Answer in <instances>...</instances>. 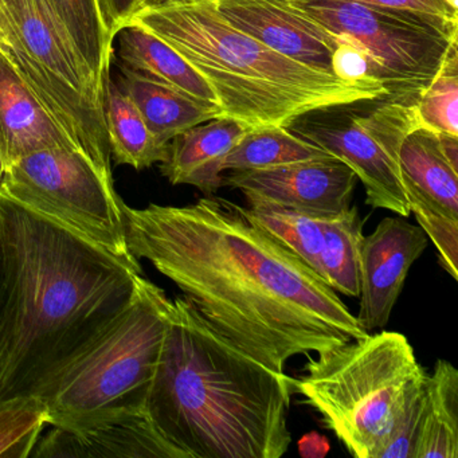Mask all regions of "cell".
<instances>
[{"mask_svg": "<svg viewBox=\"0 0 458 458\" xmlns=\"http://www.w3.org/2000/svg\"><path fill=\"white\" fill-rule=\"evenodd\" d=\"M143 2L144 0H98L101 14L114 41L117 31L140 9Z\"/></svg>", "mask_w": 458, "mask_h": 458, "instance_id": "31", "label": "cell"}, {"mask_svg": "<svg viewBox=\"0 0 458 458\" xmlns=\"http://www.w3.org/2000/svg\"><path fill=\"white\" fill-rule=\"evenodd\" d=\"M31 458H186L155 428L147 409L49 426Z\"/></svg>", "mask_w": 458, "mask_h": 458, "instance_id": "13", "label": "cell"}, {"mask_svg": "<svg viewBox=\"0 0 458 458\" xmlns=\"http://www.w3.org/2000/svg\"><path fill=\"white\" fill-rule=\"evenodd\" d=\"M399 171L402 182L458 216V168L445 155L438 133L412 128L399 148Z\"/></svg>", "mask_w": 458, "mask_h": 458, "instance_id": "19", "label": "cell"}, {"mask_svg": "<svg viewBox=\"0 0 458 458\" xmlns=\"http://www.w3.org/2000/svg\"><path fill=\"white\" fill-rule=\"evenodd\" d=\"M425 383L407 396L377 458H414L425 406Z\"/></svg>", "mask_w": 458, "mask_h": 458, "instance_id": "29", "label": "cell"}, {"mask_svg": "<svg viewBox=\"0 0 458 458\" xmlns=\"http://www.w3.org/2000/svg\"><path fill=\"white\" fill-rule=\"evenodd\" d=\"M0 399L37 394L135 297L143 276L0 195Z\"/></svg>", "mask_w": 458, "mask_h": 458, "instance_id": "2", "label": "cell"}, {"mask_svg": "<svg viewBox=\"0 0 458 458\" xmlns=\"http://www.w3.org/2000/svg\"><path fill=\"white\" fill-rule=\"evenodd\" d=\"M214 4L230 25L278 55L342 79L340 52L347 42L302 14L289 0H216Z\"/></svg>", "mask_w": 458, "mask_h": 458, "instance_id": "11", "label": "cell"}, {"mask_svg": "<svg viewBox=\"0 0 458 458\" xmlns=\"http://www.w3.org/2000/svg\"><path fill=\"white\" fill-rule=\"evenodd\" d=\"M127 25L170 45L210 85L222 114L250 128L288 127L318 109L388 98L377 80H343L278 55L230 25L214 2L144 7Z\"/></svg>", "mask_w": 458, "mask_h": 458, "instance_id": "4", "label": "cell"}, {"mask_svg": "<svg viewBox=\"0 0 458 458\" xmlns=\"http://www.w3.org/2000/svg\"><path fill=\"white\" fill-rule=\"evenodd\" d=\"M203 2H216V0H144L140 9H144V7L178 6V4H203Z\"/></svg>", "mask_w": 458, "mask_h": 458, "instance_id": "33", "label": "cell"}, {"mask_svg": "<svg viewBox=\"0 0 458 458\" xmlns=\"http://www.w3.org/2000/svg\"><path fill=\"white\" fill-rule=\"evenodd\" d=\"M292 391L291 377L225 339L189 300H170L146 409L186 458L283 457Z\"/></svg>", "mask_w": 458, "mask_h": 458, "instance_id": "3", "label": "cell"}, {"mask_svg": "<svg viewBox=\"0 0 458 458\" xmlns=\"http://www.w3.org/2000/svg\"><path fill=\"white\" fill-rule=\"evenodd\" d=\"M245 211L259 226L318 275L324 222L329 216H312L264 200H248Z\"/></svg>", "mask_w": 458, "mask_h": 458, "instance_id": "24", "label": "cell"}, {"mask_svg": "<svg viewBox=\"0 0 458 458\" xmlns=\"http://www.w3.org/2000/svg\"><path fill=\"white\" fill-rule=\"evenodd\" d=\"M112 64L117 68V87L135 104L160 146L167 147L175 136L195 125L224 116L221 109L206 106L165 82Z\"/></svg>", "mask_w": 458, "mask_h": 458, "instance_id": "17", "label": "cell"}, {"mask_svg": "<svg viewBox=\"0 0 458 458\" xmlns=\"http://www.w3.org/2000/svg\"><path fill=\"white\" fill-rule=\"evenodd\" d=\"M49 426V407L38 394L0 399V458H31Z\"/></svg>", "mask_w": 458, "mask_h": 458, "instance_id": "26", "label": "cell"}, {"mask_svg": "<svg viewBox=\"0 0 458 458\" xmlns=\"http://www.w3.org/2000/svg\"><path fill=\"white\" fill-rule=\"evenodd\" d=\"M77 49L103 87L111 73L114 41L101 14L98 0H50Z\"/></svg>", "mask_w": 458, "mask_h": 458, "instance_id": "25", "label": "cell"}, {"mask_svg": "<svg viewBox=\"0 0 458 458\" xmlns=\"http://www.w3.org/2000/svg\"><path fill=\"white\" fill-rule=\"evenodd\" d=\"M363 238V222L358 208H350L324 222L323 249L318 262V276L336 293L358 299L359 248Z\"/></svg>", "mask_w": 458, "mask_h": 458, "instance_id": "23", "label": "cell"}, {"mask_svg": "<svg viewBox=\"0 0 458 458\" xmlns=\"http://www.w3.org/2000/svg\"><path fill=\"white\" fill-rule=\"evenodd\" d=\"M410 213L414 214L418 226L434 243L441 267L454 280L458 278V216L450 213L411 184L402 182Z\"/></svg>", "mask_w": 458, "mask_h": 458, "instance_id": "28", "label": "cell"}, {"mask_svg": "<svg viewBox=\"0 0 458 458\" xmlns=\"http://www.w3.org/2000/svg\"><path fill=\"white\" fill-rule=\"evenodd\" d=\"M6 165H4V159H2V157H0V187H2V184H4V176H6Z\"/></svg>", "mask_w": 458, "mask_h": 458, "instance_id": "35", "label": "cell"}, {"mask_svg": "<svg viewBox=\"0 0 458 458\" xmlns=\"http://www.w3.org/2000/svg\"><path fill=\"white\" fill-rule=\"evenodd\" d=\"M0 52L80 154L112 175L103 87L50 0H0Z\"/></svg>", "mask_w": 458, "mask_h": 458, "instance_id": "7", "label": "cell"}, {"mask_svg": "<svg viewBox=\"0 0 458 458\" xmlns=\"http://www.w3.org/2000/svg\"><path fill=\"white\" fill-rule=\"evenodd\" d=\"M310 20L355 47L391 100L415 104L458 42V22L351 0H289Z\"/></svg>", "mask_w": 458, "mask_h": 458, "instance_id": "8", "label": "cell"}, {"mask_svg": "<svg viewBox=\"0 0 458 458\" xmlns=\"http://www.w3.org/2000/svg\"><path fill=\"white\" fill-rule=\"evenodd\" d=\"M428 238L404 216H386L359 248V312L369 334L387 326L411 265L428 249Z\"/></svg>", "mask_w": 458, "mask_h": 458, "instance_id": "14", "label": "cell"}, {"mask_svg": "<svg viewBox=\"0 0 458 458\" xmlns=\"http://www.w3.org/2000/svg\"><path fill=\"white\" fill-rule=\"evenodd\" d=\"M353 104L302 114L288 130L344 162L363 183L367 206L407 218L411 213L402 186L399 148L420 125L415 104L386 98L364 112L355 111Z\"/></svg>", "mask_w": 458, "mask_h": 458, "instance_id": "10", "label": "cell"}, {"mask_svg": "<svg viewBox=\"0 0 458 458\" xmlns=\"http://www.w3.org/2000/svg\"><path fill=\"white\" fill-rule=\"evenodd\" d=\"M458 42L438 73L415 101L418 124L437 133L458 136Z\"/></svg>", "mask_w": 458, "mask_h": 458, "instance_id": "27", "label": "cell"}, {"mask_svg": "<svg viewBox=\"0 0 458 458\" xmlns=\"http://www.w3.org/2000/svg\"><path fill=\"white\" fill-rule=\"evenodd\" d=\"M447 2H449V4H452L453 7H455V9H458L457 0H447Z\"/></svg>", "mask_w": 458, "mask_h": 458, "instance_id": "36", "label": "cell"}, {"mask_svg": "<svg viewBox=\"0 0 458 458\" xmlns=\"http://www.w3.org/2000/svg\"><path fill=\"white\" fill-rule=\"evenodd\" d=\"M302 458H324L331 450V442L318 431L304 434L297 442Z\"/></svg>", "mask_w": 458, "mask_h": 458, "instance_id": "32", "label": "cell"}, {"mask_svg": "<svg viewBox=\"0 0 458 458\" xmlns=\"http://www.w3.org/2000/svg\"><path fill=\"white\" fill-rule=\"evenodd\" d=\"M2 308H4V267L0 259V316H2Z\"/></svg>", "mask_w": 458, "mask_h": 458, "instance_id": "34", "label": "cell"}, {"mask_svg": "<svg viewBox=\"0 0 458 458\" xmlns=\"http://www.w3.org/2000/svg\"><path fill=\"white\" fill-rule=\"evenodd\" d=\"M0 195L89 241L130 264L124 206L108 175L87 157L47 148L10 165Z\"/></svg>", "mask_w": 458, "mask_h": 458, "instance_id": "9", "label": "cell"}, {"mask_svg": "<svg viewBox=\"0 0 458 458\" xmlns=\"http://www.w3.org/2000/svg\"><path fill=\"white\" fill-rule=\"evenodd\" d=\"M399 332H369L308 359L292 388L356 458H377L407 396L426 380Z\"/></svg>", "mask_w": 458, "mask_h": 458, "instance_id": "5", "label": "cell"}, {"mask_svg": "<svg viewBox=\"0 0 458 458\" xmlns=\"http://www.w3.org/2000/svg\"><path fill=\"white\" fill-rule=\"evenodd\" d=\"M358 176L337 157L304 160L265 170L232 171L225 186L246 200H264L318 216H335L351 208Z\"/></svg>", "mask_w": 458, "mask_h": 458, "instance_id": "12", "label": "cell"}, {"mask_svg": "<svg viewBox=\"0 0 458 458\" xmlns=\"http://www.w3.org/2000/svg\"><path fill=\"white\" fill-rule=\"evenodd\" d=\"M47 148L77 151L0 52V157L9 168Z\"/></svg>", "mask_w": 458, "mask_h": 458, "instance_id": "16", "label": "cell"}, {"mask_svg": "<svg viewBox=\"0 0 458 458\" xmlns=\"http://www.w3.org/2000/svg\"><path fill=\"white\" fill-rule=\"evenodd\" d=\"M351 2L369 4V6L387 7V9L423 13V14L436 15V17L458 22V9L453 7L447 0H351Z\"/></svg>", "mask_w": 458, "mask_h": 458, "instance_id": "30", "label": "cell"}, {"mask_svg": "<svg viewBox=\"0 0 458 458\" xmlns=\"http://www.w3.org/2000/svg\"><path fill=\"white\" fill-rule=\"evenodd\" d=\"M332 157L283 125L249 128L224 162V171L265 170Z\"/></svg>", "mask_w": 458, "mask_h": 458, "instance_id": "22", "label": "cell"}, {"mask_svg": "<svg viewBox=\"0 0 458 458\" xmlns=\"http://www.w3.org/2000/svg\"><path fill=\"white\" fill-rule=\"evenodd\" d=\"M170 297L141 276L131 304L41 388L50 426L146 409L167 329Z\"/></svg>", "mask_w": 458, "mask_h": 458, "instance_id": "6", "label": "cell"}, {"mask_svg": "<svg viewBox=\"0 0 458 458\" xmlns=\"http://www.w3.org/2000/svg\"><path fill=\"white\" fill-rule=\"evenodd\" d=\"M116 39L119 47L114 49L112 63L165 82L206 106L219 108L206 80L159 37L139 26L127 25L117 31Z\"/></svg>", "mask_w": 458, "mask_h": 458, "instance_id": "18", "label": "cell"}, {"mask_svg": "<svg viewBox=\"0 0 458 458\" xmlns=\"http://www.w3.org/2000/svg\"><path fill=\"white\" fill-rule=\"evenodd\" d=\"M249 125L229 116L216 117L179 133L168 143L160 171L171 184H190L205 195L225 186L224 162Z\"/></svg>", "mask_w": 458, "mask_h": 458, "instance_id": "15", "label": "cell"}, {"mask_svg": "<svg viewBox=\"0 0 458 458\" xmlns=\"http://www.w3.org/2000/svg\"><path fill=\"white\" fill-rule=\"evenodd\" d=\"M103 100L112 160L139 171L165 162L168 146L157 143L140 112L117 87L111 73L104 76Z\"/></svg>", "mask_w": 458, "mask_h": 458, "instance_id": "21", "label": "cell"}, {"mask_svg": "<svg viewBox=\"0 0 458 458\" xmlns=\"http://www.w3.org/2000/svg\"><path fill=\"white\" fill-rule=\"evenodd\" d=\"M458 457V371L437 360L425 383L422 423L414 458Z\"/></svg>", "mask_w": 458, "mask_h": 458, "instance_id": "20", "label": "cell"}, {"mask_svg": "<svg viewBox=\"0 0 458 458\" xmlns=\"http://www.w3.org/2000/svg\"><path fill=\"white\" fill-rule=\"evenodd\" d=\"M128 246L173 281L206 321L267 369L367 335L339 294L293 251L216 195L186 206H124Z\"/></svg>", "mask_w": 458, "mask_h": 458, "instance_id": "1", "label": "cell"}]
</instances>
